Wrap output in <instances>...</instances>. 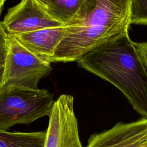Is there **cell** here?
I'll list each match as a JSON object with an SVG mask.
<instances>
[{"mask_svg": "<svg viewBox=\"0 0 147 147\" xmlns=\"http://www.w3.org/2000/svg\"><path fill=\"white\" fill-rule=\"evenodd\" d=\"M131 24L147 25V0H131Z\"/></svg>", "mask_w": 147, "mask_h": 147, "instance_id": "10", "label": "cell"}, {"mask_svg": "<svg viewBox=\"0 0 147 147\" xmlns=\"http://www.w3.org/2000/svg\"><path fill=\"white\" fill-rule=\"evenodd\" d=\"M44 147H83L74 110V97L61 95L49 115Z\"/></svg>", "mask_w": 147, "mask_h": 147, "instance_id": "5", "label": "cell"}, {"mask_svg": "<svg viewBox=\"0 0 147 147\" xmlns=\"http://www.w3.org/2000/svg\"><path fill=\"white\" fill-rule=\"evenodd\" d=\"M86 147H147V118L118 122L107 130L94 134Z\"/></svg>", "mask_w": 147, "mask_h": 147, "instance_id": "7", "label": "cell"}, {"mask_svg": "<svg viewBox=\"0 0 147 147\" xmlns=\"http://www.w3.org/2000/svg\"><path fill=\"white\" fill-rule=\"evenodd\" d=\"M1 23L11 35L65 25L52 17L37 0H21L8 10Z\"/></svg>", "mask_w": 147, "mask_h": 147, "instance_id": "6", "label": "cell"}, {"mask_svg": "<svg viewBox=\"0 0 147 147\" xmlns=\"http://www.w3.org/2000/svg\"><path fill=\"white\" fill-rule=\"evenodd\" d=\"M131 0H83L67 25L65 36L52 59L74 62L114 36L128 31Z\"/></svg>", "mask_w": 147, "mask_h": 147, "instance_id": "2", "label": "cell"}, {"mask_svg": "<svg viewBox=\"0 0 147 147\" xmlns=\"http://www.w3.org/2000/svg\"><path fill=\"white\" fill-rule=\"evenodd\" d=\"M6 0H0V9L3 8V5Z\"/></svg>", "mask_w": 147, "mask_h": 147, "instance_id": "13", "label": "cell"}, {"mask_svg": "<svg viewBox=\"0 0 147 147\" xmlns=\"http://www.w3.org/2000/svg\"><path fill=\"white\" fill-rule=\"evenodd\" d=\"M136 45L147 65V42H136Z\"/></svg>", "mask_w": 147, "mask_h": 147, "instance_id": "12", "label": "cell"}, {"mask_svg": "<svg viewBox=\"0 0 147 147\" xmlns=\"http://www.w3.org/2000/svg\"><path fill=\"white\" fill-rule=\"evenodd\" d=\"M76 62L115 86L134 110L147 118V65L128 31L111 37Z\"/></svg>", "mask_w": 147, "mask_h": 147, "instance_id": "1", "label": "cell"}, {"mask_svg": "<svg viewBox=\"0 0 147 147\" xmlns=\"http://www.w3.org/2000/svg\"><path fill=\"white\" fill-rule=\"evenodd\" d=\"M55 102L45 89L10 87L0 91V130L49 116Z\"/></svg>", "mask_w": 147, "mask_h": 147, "instance_id": "3", "label": "cell"}, {"mask_svg": "<svg viewBox=\"0 0 147 147\" xmlns=\"http://www.w3.org/2000/svg\"><path fill=\"white\" fill-rule=\"evenodd\" d=\"M66 29L67 25L13 36L32 53L51 63L58 46L65 36Z\"/></svg>", "mask_w": 147, "mask_h": 147, "instance_id": "8", "label": "cell"}, {"mask_svg": "<svg viewBox=\"0 0 147 147\" xmlns=\"http://www.w3.org/2000/svg\"><path fill=\"white\" fill-rule=\"evenodd\" d=\"M3 8L0 9V17ZM7 33L2 26L0 19V85L4 74L5 64L7 52Z\"/></svg>", "mask_w": 147, "mask_h": 147, "instance_id": "11", "label": "cell"}, {"mask_svg": "<svg viewBox=\"0 0 147 147\" xmlns=\"http://www.w3.org/2000/svg\"><path fill=\"white\" fill-rule=\"evenodd\" d=\"M51 63L32 53L7 34V52L0 91L10 87L38 89L41 79L52 71Z\"/></svg>", "mask_w": 147, "mask_h": 147, "instance_id": "4", "label": "cell"}, {"mask_svg": "<svg viewBox=\"0 0 147 147\" xmlns=\"http://www.w3.org/2000/svg\"><path fill=\"white\" fill-rule=\"evenodd\" d=\"M83 0H44L41 3L56 21L68 25L79 10Z\"/></svg>", "mask_w": 147, "mask_h": 147, "instance_id": "9", "label": "cell"}, {"mask_svg": "<svg viewBox=\"0 0 147 147\" xmlns=\"http://www.w3.org/2000/svg\"><path fill=\"white\" fill-rule=\"evenodd\" d=\"M37 1H38L40 3H41L43 2V1H44V0H37Z\"/></svg>", "mask_w": 147, "mask_h": 147, "instance_id": "14", "label": "cell"}]
</instances>
